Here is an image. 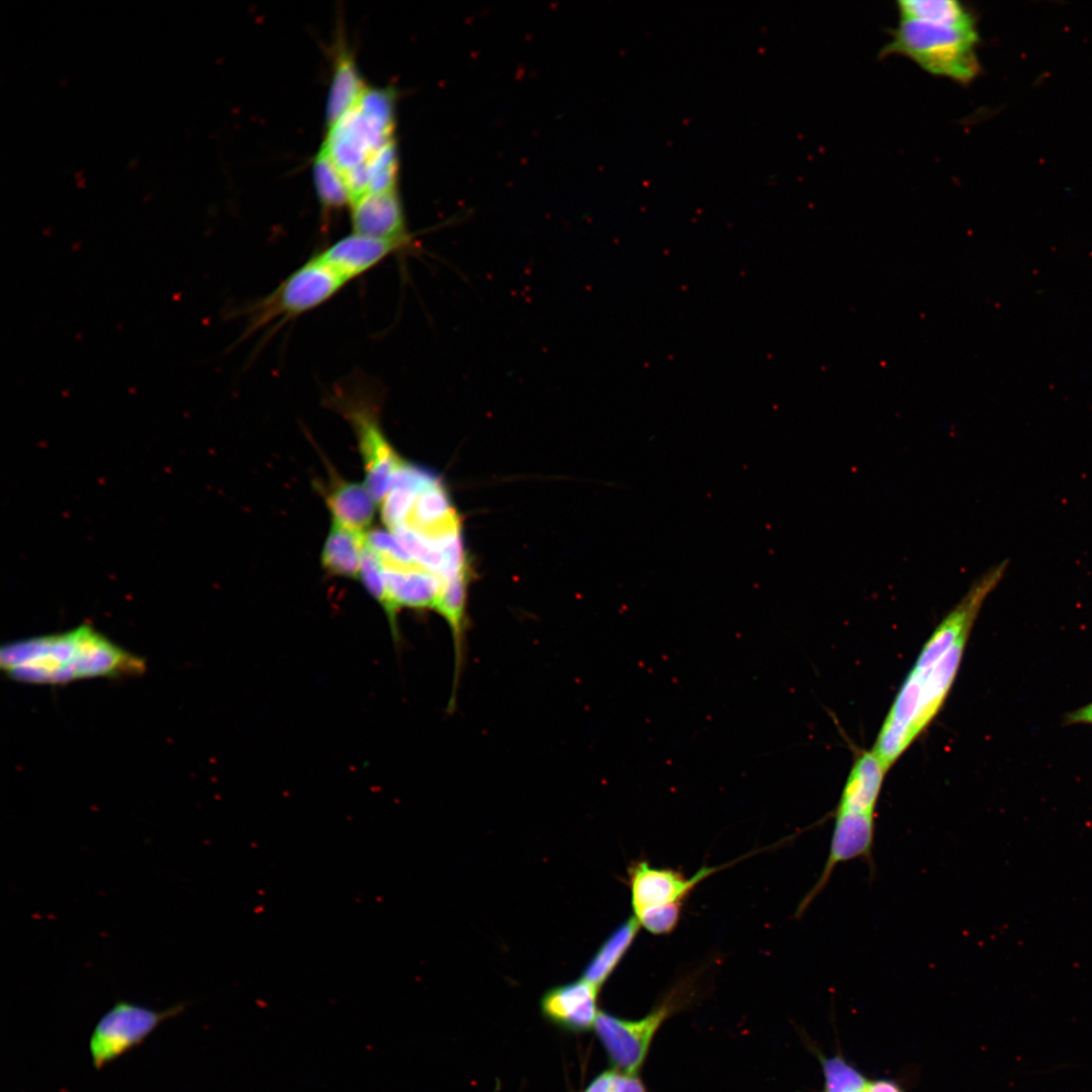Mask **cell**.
<instances>
[{"label":"cell","mask_w":1092,"mask_h":1092,"mask_svg":"<svg viewBox=\"0 0 1092 1092\" xmlns=\"http://www.w3.org/2000/svg\"><path fill=\"white\" fill-rule=\"evenodd\" d=\"M0 666L11 679L33 685H66L96 677L139 675L145 660L89 624L69 631L9 642Z\"/></svg>","instance_id":"6da1fadb"},{"label":"cell","mask_w":1092,"mask_h":1092,"mask_svg":"<svg viewBox=\"0 0 1092 1092\" xmlns=\"http://www.w3.org/2000/svg\"><path fill=\"white\" fill-rule=\"evenodd\" d=\"M969 634L961 619L945 616L923 646L873 749L886 770L938 712L954 680Z\"/></svg>","instance_id":"7a4b0ae2"},{"label":"cell","mask_w":1092,"mask_h":1092,"mask_svg":"<svg viewBox=\"0 0 1092 1092\" xmlns=\"http://www.w3.org/2000/svg\"><path fill=\"white\" fill-rule=\"evenodd\" d=\"M395 94L388 88H367L357 104L329 126L322 148L342 173L364 169L383 149L395 143Z\"/></svg>","instance_id":"3957f363"},{"label":"cell","mask_w":1092,"mask_h":1092,"mask_svg":"<svg viewBox=\"0 0 1092 1092\" xmlns=\"http://www.w3.org/2000/svg\"><path fill=\"white\" fill-rule=\"evenodd\" d=\"M978 39V31L901 19L881 55L907 57L930 74L965 84L979 73Z\"/></svg>","instance_id":"277c9868"},{"label":"cell","mask_w":1092,"mask_h":1092,"mask_svg":"<svg viewBox=\"0 0 1092 1092\" xmlns=\"http://www.w3.org/2000/svg\"><path fill=\"white\" fill-rule=\"evenodd\" d=\"M348 282L315 254L247 311L246 335L304 314L335 296Z\"/></svg>","instance_id":"5b68a950"},{"label":"cell","mask_w":1092,"mask_h":1092,"mask_svg":"<svg viewBox=\"0 0 1092 1092\" xmlns=\"http://www.w3.org/2000/svg\"><path fill=\"white\" fill-rule=\"evenodd\" d=\"M185 1008V1002L160 1010L125 1000L116 1001L100 1017L91 1033L89 1051L93 1067L100 1070L136 1048L162 1022L180 1015Z\"/></svg>","instance_id":"8992f818"},{"label":"cell","mask_w":1092,"mask_h":1092,"mask_svg":"<svg viewBox=\"0 0 1092 1092\" xmlns=\"http://www.w3.org/2000/svg\"><path fill=\"white\" fill-rule=\"evenodd\" d=\"M336 404L355 431L364 464V484L379 505L390 489L402 460L384 436L378 412L370 401L354 395H337Z\"/></svg>","instance_id":"52a82bcc"},{"label":"cell","mask_w":1092,"mask_h":1092,"mask_svg":"<svg viewBox=\"0 0 1092 1092\" xmlns=\"http://www.w3.org/2000/svg\"><path fill=\"white\" fill-rule=\"evenodd\" d=\"M672 1006L673 1003L668 1001L639 1020H626L599 1012L594 1026L612 1061L625 1075L634 1076L638 1072L655 1031Z\"/></svg>","instance_id":"ba28073f"},{"label":"cell","mask_w":1092,"mask_h":1092,"mask_svg":"<svg viewBox=\"0 0 1092 1092\" xmlns=\"http://www.w3.org/2000/svg\"><path fill=\"white\" fill-rule=\"evenodd\" d=\"M722 868L703 867L688 879L671 869L653 868L646 860L633 861L628 868L633 914L652 908L682 905V900L700 882Z\"/></svg>","instance_id":"9c48e42d"},{"label":"cell","mask_w":1092,"mask_h":1092,"mask_svg":"<svg viewBox=\"0 0 1092 1092\" xmlns=\"http://www.w3.org/2000/svg\"><path fill=\"white\" fill-rule=\"evenodd\" d=\"M875 831V813L834 812L827 859L816 884L800 903L797 915H801L826 887L839 863L862 858L872 867Z\"/></svg>","instance_id":"30bf717a"},{"label":"cell","mask_w":1092,"mask_h":1092,"mask_svg":"<svg viewBox=\"0 0 1092 1092\" xmlns=\"http://www.w3.org/2000/svg\"><path fill=\"white\" fill-rule=\"evenodd\" d=\"M381 563L389 602L386 616L391 634L398 641V611L401 608L435 610L443 581L418 563Z\"/></svg>","instance_id":"8fae6325"},{"label":"cell","mask_w":1092,"mask_h":1092,"mask_svg":"<svg viewBox=\"0 0 1092 1092\" xmlns=\"http://www.w3.org/2000/svg\"><path fill=\"white\" fill-rule=\"evenodd\" d=\"M410 240H381L356 233L334 242L315 255L348 283L389 256L414 248Z\"/></svg>","instance_id":"7c38bea8"},{"label":"cell","mask_w":1092,"mask_h":1092,"mask_svg":"<svg viewBox=\"0 0 1092 1092\" xmlns=\"http://www.w3.org/2000/svg\"><path fill=\"white\" fill-rule=\"evenodd\" d=\"M353 233L381 240L413 239L397 189L367 193L350 204Z\"/></svg>","instance_id":"4fadbf2b"},{"label":"cell","mask_w":1092,"mask_h":1092,"mask_svg":"<svg viewBox=\"0 0 1092 1092\" xmlns=\"http://www.w3.org/2000/svg\"><path fill=\"white\" fill-rule=\"evenodd\" d=\"M599 989L580 979L549 990L542 999V1010L552 1020L575 1029L595 1025L599 1014Z\"/></svg>","instance_id":"5bb4252c"},{"label":"cell","mask_w":1092,"mask_h":1092,"mask_svg":"<svg viewBox=\"0 0 1092 1092\" xmlns=\"http://www.w3.org/2000/svg\"><path fill=\"white\" fill-rule=\"evenodd\" d=\"M332 482L325 490L326 504L331 511L332 521L349 529L367 533L374 515L376 502L364 483L354 482L332 476Z\"/></svg>","instance_id":"9a60e30c"},{"label":"cell","mask_w":1092,"mask_h":1092,"mask_svg":"<svg viewBox=\"0 0 1092 1092\" xmlns=\"http://www.w3.org/2000/svg\"><path fill=\"white\" fill-rule=\"evenodd\" d=\"M886 771L873 751L858 755L834 812L875 813Z\"/></svg>","instance_id":"2e32d148"},{"label":"cell","mask_w":1092,"mask_h":1092,"mask_svg":"<svg viewBox=\"0 0 1092 1092\" xmlns=\"http://www.w3.org/2000/svg\"><path fill=\"white\" fill-rule=\"evenodd\" d=\"M367 533L349 529L332 521L322 552L324 569L332 575L357 578L366 548Z\"/></svg>","instance_id":"e0dca14e"},{"label":"cell","mask_w":1092,"mask_h":1092,"mask_svg":"<svg viewBox=\"0 0 1092 1092\" xmlns=\"http://www.w3.org/2000/svg\"><path fill=\"white\" fill-rule=\"evenodd\" d=\"M367 88L358 71L353 55L347 49L340 47L336 56L326 106L328 126L334 124L353 108Z\"/></svg>","instance_id":"ac0fdd59"},{"label":"cell","mask_w":1092,"mask_h":1092,"mask_svg":"<svg viewBox=\"0 0 1092 1092\" xmlns=\"http://www.w3.org/2000/svg\"><path fill=\"white\" fill-rule=\"evenodd\" d=\"M901 19L915 20L963 31H977L968 8L953 0H902L897 3Z\"/></svg>","instance_id":"d6986e66"},{"label":"cell","mask_w":1092,"mask_h":1092,"mask_svg":"<svg viewBox=\"0 0 1092 1092\" xmlns=\"http://www.w3.org/2000/svg\"><path fill=\"white\" fill-rule=\"evenodd\" d=\"M640 924L634 916L621 923L602 943L585 967L582 979L600 989L632 945Z\"/></svg>","instance_id":"ffe728a7"},{"label":"cell","mask_w":1092,"mask_h":1092,"mask_svg":"<svg viewBox=\"0 0 1092 1092\" xmlns=\"http://www.w3.org/2000/svg\"><path fill=\"white\" fill-rule=\"evenodd\" d=\"M315 191L325 212L350 205L351 197L345 179L321 147L312 166Z\"/></svg>","instance_id":"44dd1931"},{"label":"cell","mask_w":1092,"mask_h":1092,"mask_svg":"<svg viewBox=\"0 0 1092 1092\" xmlns=\"http://www.w3.org/2000/svg\"><path fill=\"white\" fill-rule=\"evenodd\" d=\"M824 1092H862L868 1080L841 1057L822 1059Z\"/></svg>","instance_id":"7402d4cb"},{"label":"cell","mask_w":1092,"mask_h":1092,"mask_svg":"<svg viewBox=\"0 0 1092 1092\" xmlns=\"http://www.w3.org/2000/svg\"><path fill=\"white\" fill-rule=\"evenodd\" d=\"M420 490L403 484L390 486L380 503L382 521L390 532L403 525Z\"/></svg>","instance_id":"603a6c76"},{"label":"cell","mask_w":1092,"mask_h":1092,"mask_svg":"<svg viewBox=\"0 0 1092 1092\" xmlns=\"http://www.w3.org/2000/svg\"><path fill=\"white\" fill-rule=\"evenodd\" d=\"M366 545L378 555L382 562L417 563L392 532L380 529L369 531L366 536Z\"/></svg>","instance_id":"cb8c5ba5"},{"label":"cell","mask_w":1092,"mask_h":1092,"mask_svg":"<svg viewBox=\"0 0 1092 1092\" xmlns=\"http://www.w3.org/2000/svg\"><path fill=\"white\" fill-rule=\"evenodd\" d=\"M681 904L652 908L633 914L640 927L645 928L652 934L670 933L680 918Z\"/></svg>","instance_id":"d4e9b609"},{"label":"cell","mask_w":1092,"mask_h":1092,"mask_svg":"<svg viewBox=\"0 0 1092 1092\" xmlns=\"http://www.w3.org/2000/svg\"><path fill=\"white\" fill-rule=\"evenodd\" d=\"M619 1074L615 1071H607L598 1076L584 1092H615Z\"/></svg>","instance_id":"484cf974"},{"label":"cell","mask_w":1092,"mask_h":1092,"mask_svg":"<svg viewBox=\"0 0 1092 1092\" xmlns=\"http://www.w3.org/2000/svg\"><path fill=\"white\" fill-rule=\"evenodd\" d=\"M615 1092H645L641 1082L630 1075H620Z\"/></svg>","instance_id":"4316f807"},{"label":"cell","mask_w":1092,"mask_h":1092,"mask_svg":"<svg viewBox=\"0 0 1092 1092\" xmlns=\"http://www.w3.org/2000/svg\"><path fill=\"white\" fill-rule=\"evenodd\" d=\"M862 1092H903L898 1084L888 1080L868 1081Z\"/></svg>","instance_id":"83f0119b"},{"label":"cell","mask_w":1092,"mask_h":1092,"mask_svg":"<svg viewBox=\"0 0 1092 1092\" xmlns=\"http://www.w3.org/2000/svg\"><path fill=\"white\" fill-rule=\"evenodd\" d=\"M1068 721L1072 723H1089L1092 724V708L1085 706L1082 709L1072 713L1068 717Z\"/></svg>","instance_id":"f1b7e54d"},{"label":"cell","mask_w":1092,"mask_h":1092,"mask_svg":"<svg viewBox=\"0 0 1092 1092\" xmlns=\"http://www.w3.org/2000/svg\"><path fill=\"white\" fill-rule=\"evenodd\" d=\"M1088 706H1089L1090 708H1092V704H1090V705H1088Z\"/></svg>","instance_id":"f546056e"}]
</instances>
